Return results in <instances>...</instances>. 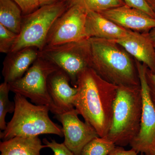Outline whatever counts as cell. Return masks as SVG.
Listing matches in <instances>:
<instances>
[{"mask_svg":"<svg viewBox=\"0 0 155 155\" xmlns=\"http://www.w3.org/2000/svg\"><path fill=\"white\" fill-rule=\"evenodd\" d=\"M74 107L99 136L106 137L113 119V106L119 86L106 81L91 68L78 77Z\"/></svg>","mask_w":155,"mask_h":155,"instance_id":"cell-1","label":"cell"},{"mask_svg":"<svg viewBox=\"0 0 155 155\" xmlns=\"http://www.w3.org/2000/svg\"><path fill=\"white\" fill-rule=\"evenodd\" d=\"M90 68L109 83L118 86H140L135 59L117 43L105 39L89 38Z\"/></svg>","mask_w":155,"mask_h":155,"instance_id":"cell-2","label":"cell"},{"mask_svg":"<svg viewBox=\"0 0 155 155\" xmlns=\"http://www.w3.org/2000/svg\"><path fill=\"white\" fill-rule=\"evenodd\" d=\"M142 108L140 85L119 86L113 106L112 124L106 138L117 146L130 144L140 130Z\"/></svg>","mask_w":155,"mask_h":155,"instance_id":"cell-3","label":"cell"},{"mask_svg":"<svg viewBox=\"0 0 155 155\" xmlns=\"http://www.w3.org/2000/svg\"><path fill=\"white\" fill-rule=\"evenodd\" d=\"M15 110L5 130L0 133L3 141L15 137H35L41 134H55L64 137L63 128L49 116L48 106L33 104L21 95L14 97Z\"/></svg>","mask_w":155,"mask_h":155,"instance_id":"cell-4","label":"cell"},{"mask_svg":"<svg viewBox=\"0 0 155 155\" xmlns=\"http://www.w3.org/2000/svg\"><path fill=\"white\" fill-rule=\"evenodd\" d=\"M67 9L66 3L61 1L41 6L31 14L23 16L21 31L10 52L26 47L36 48L40 51L42 50L53 24Z\"/></svg>","mask_w":155,"mask_h":155,"instance_id":"cell-5","label":"cell"},{"mask_svg":"<svg viewBox=\"0 0 155 155\" xmlns=\"http://www.w3.org/2000/svg\"><path fill=\"white\" fill-rule=\"evenodd\" d=\"M58 69L55 65L39 54L22 78L9 83L10 91L15 94L29 99L35 104L48 106L55 115L60 114L49 94L47 88L49 75Z\"/></svg>","mask_w":155,"mask_h":155,"instance_id":"cell-6","label":"cell"},{"mask_svg":"<svg viewBox=\"0 0 155 155\" xmlns=\"http://www.w3.org/2000/svg\"><path fill=\"white\" fill-rule=\"evenodd\" d=\"M40 56L65 72L70 78L72 86L76 87L78 75L90 68L91 51L89 38L45 47L40 51Z\"/></svg>","mask_w":155,"mask_h":155,"instance_id":"cell-7","label":"cell"},{"mask_svg":"<svg viewBox=\"0 0 155 155\" xmlns=\"http://www.w3.org/2000/svg\"><path fill=\"white\" fill-rule=\"evenodd\" d=\"M141 87L142 108L140 128L130 146L137 153L148 155L155 149V108L150 97L145 64L135 60Z\"/></svg>","mask_w":155,"mask_h":155,"instance_id":"cell-8","label":"cell"},{"mask_svg":"<svg viewBox=\"0 0 155 155\" xmlns=\"http://www.w3.org/2000/svg\"><path fill=\"white\" fill-rule=\"evenodd\" d=\"M87 15V11L80 7L68 8L53 24L46 40L45 47L88 38L85 29Z\"/></svg>","mask_w":155,"mask_h":155,"instance_id":"cell-9","label":"cell"},{"mask_svg":"<svg viewBox=\"0 0 155 155\" xmlns=\"http://www.w3.org/2000/svg\"><path fill=\"white\" fill-rule=\"evenodd\" d=\"M78 115L74 108L54 116L62 124L64 144L74 155H81L84 147L92 140L99 137L93 127L79 119Z\"/></svg>","mask_w":155,"mask_h":155,"instance_id":"cell-10","label":"cell"},{"mask_svg":"<svg viewBox=\"0 0 155 155\" xmlns=\"http://www.w3.org/2000/svg\"><path fill=\"white\" fill-rule=\"evenodd\" d=\"M100 13L119 26L132 31L145 33L155 28V18L126 5Z\"/></svg>","mask_w":155,"mask_h":155,"instance_id":"cell-11","label":"cell"},{"mask_svg":"<svg viewBox=\"0 0 155 155\" xmlns=\"http://www.w3.org/2000/svg\"><path fill=\"white\" fill-rule=\"evenodd\" d=\"M70 83L69 76L60 69L51 73L48 77L47 88L49 94L61 114L75 108L73 102L77 88L71 86Z\"/></svg>","mask_w":155,"mask_h":155,"instance_id":"cell-12","label":"cell"},{"mask_svg":"<svg viewBox=\"0 0 155 155\" xmlns=\"http://www.w3.org/2000/svg\"><path fill=\"white\" fill-rule=\"evenodd\" d=\"M148 33L130 31L127 36L115 42L135 60L145 64L148 69L155 73V48Z\"/></svg>","mask_w":155,"mask_h":155,"instance_id":"cell-13","label":"cell"},{"mask_svg":"<svg viewBox=\"0 0 155 155\" xmlns=\"http://www.w3.org/2000/svg\"><path fill=\"white\" fill-rule=\"evenodd\" d=\"M39 54V50L35 47L25 48L7 54L2 71L4 81L10 83L22 78Z\"/></svg>","mask_w":155,"mask_h":155,"instance_id":"cell-14","label":"cell"},{"mask_svg":"<svg viewBox=\"0 0 155 155\" xmlns=\"http://www.w3.org/2000/svg\"><path fill=\"white\" fill-rule=\"evenodd\" d=\"M86 34L87 38H96L116 41L128 35L131 30L117 25L101 13L87 11Z\"/></svg>","mask_w":155,"mask_h":155,"instance_id":"cell-15","label":"cell"},{"mask_svg":"<svg viewBox=\"0 0 155 155\" xmlns=\"http://www.w3.org/2000/svg\"><path fill=\"white\" fill-rule=\"evenodd\" d=\"M46 147L38 136L15 137L0 143L1 155H40Z\"/></svg>","mask_w":155,"mask_h":155,"instance_id":"cell-16","label":"cell"},{"mask_svg":"<svg viewBox=\"0 0 155 155\" xmlns=\"http://www.w3.org/2000/svg\"><path fill=\"white\" fill-rule=\"evenodd\" d=\"M22 11L13 0H0V24L19 34L21 31Z\"/></svg>","mask_w":155,"mask_h":155,"instance_id":"cell-17","label":"cell"},{"mask_svg":"<svg viewBox=\"0 0 155 155\" xmlns=\"http://www.w3.org/2000/svg\"><path fill=\"white\" fill-rule=\"evenodd\" d=\"M68 8L73 6L80 7L87 11L103 12L126 5L123 0H62Z\"/></svg>","mask_w":155,"mask_h":155,"instance_id":"cell-18","label":"cell"},{"mask_svg":"<svg viewBox=\"0 0 155 155\" xmlns=\"http://www.w3.org/2000/svg\"><path fill=\"white\" fill-rule=\"evenodd\" d=\"M116 147L106 137H96L84 147L81 155H108Z\"/></svg>","mask_w":155,"mask_h":155,"instance_id":"cell-19","label":"cell"},{"mask_svg":"<svg viewBox=\"0 0 155 155\" xmlns=\"http://www.w3.org/2000/svg\"><path fill=\"white\" fill-rule=\"evenodd\" d=\"M10 91L9 84L4 81L0 85V129L4 130L6 129L7 123L6 116L8 113H14L15 109L14 102L9 100V93Z\"/></svg>","mask_w":155,"mask_h":155,"instance_id":"cell-20","label":"cell"},{"mask_svg":"<svg viewBox=\"0 0 155 155\" xmlns=\"http://www.w3.org/2000/svg\"><path fill=\"white\" fill-rule=\"evenodd\" d=\"M18 35L0 24V52L10 53Z\"/></svg>","mask_w":155,"mask_h":155,"instance_id":"cell-21","label":"cell"},{"mask_svg":"<svg viewBox=\"0 0 155 155\" xmlns=\"http://www.w3.org/2000/svg\"><path fill=\"white\" fill-rule=\"evenodd\" d=\"M43 141L47 147L53 151L54 155H74L64 143H58L54 140H51L50 141L46 138L44 139Z\"/></svg>","mask_w":155,"mask_h":155,"instance_id":"cell-22","label":"cell"},{"mask_svg":"<svg viewBox=\"0 0 155 155\" xmlns=\"http://www.w3.org/2000/svg\"><path fill=\"white\" fill-rule=\"evenodd\" d=\"M19 6L23 16L28 15L40 7L39 0H13Z\"/></svg>","mask_w":155,"mask_h":155,"instance_id":"cell-23","label":"cell"},{"mask_svg":"<svg viewBox=\"0 0 155 155\" xmlns=\"http://www.w3.org/2000/svg\"><path fill=\"white\" fill-rule=\"evenodd\" d=\"M127 5L138 9L155 19V14L150 8L146 0H123Z\"/></svg>","mask_w":155,"mask_h":155,"instance_id":"cell-24","label":"cell"},{"mask_svg":"<svg viewBox=\"0 0 155 155\" xmlns=\"http://www.w3.org/2000/svg\"><path fill=\"white\" fill-rule=\"evenodd\" d=\"M146 78L150 97L155 108V73L151 72L148 68L146 71Z\"/></svg>","mask_w":155,"mask_h":155,"instance_id":"cell-25","label":"cell"},{"mask_svg":"<svg viewBox=\"0 0 155 155\" xmlns=\"http://www.w3.org/2000/svg\"><path fill=\"white\" fill-rule=\"evenodd\" d=\"M137 153L133 149L126 150L123 147L116 146L108 155H137Z\"/></svg>","mask_w":155,"mask_h":155,"instance_id":"cell-26","label":"cell"},{"mask_svg":"<svg viewBox=\"0 0 155 155\" xmlns=\"http://www.w3.org/2000/svg\"><path fill=\"white\" fill-rule=\"evenodd\" d=\"M61 1L62 0H39V2L40 7H41L43 6L51 5Z\"/></svg>","mask_w":155,"mask_h":155,"instance_id":"cell-27","label":"cell"},{"mask_svg":"<svg viewBox=\"0 0 155 155\" xmlns=\"http://www.w3.org/2000/svg\"><path fill=\"white\" fill-rule=\"evenodd\" d=\"M148 34L151 41L152 42L155 48V28L150 30Z\"/></svg>","mask_w":155,"mask_h":155,"instance_id":"cell-28","label":"cell"},{"mask_svg":"<svg viewBox=\"0 0 155 155\" xmlns=\"http://www.w3.org/2000/svg\"><path fill=\"white\" fill-rule=\"evenodd\" d=\"M150 8L155 14V0H146Z\"/></svg>","mask_w":155,"mask_h":155,"instance_id":"cell-29","label":"cell"},{"mask_svg":"<svg viewBox=\"0 0 155 155\" xmlns=\"http://www.w3.org/2000/svg\"><path fill=\"white\" fill-rule=\"evenodd\" d=\"M148 155H155V149L151 151Z\"/></svg>","mask_w":155,"mask_h":155,"instance_id":"cell-30","label":"cell"}]
</instances>
